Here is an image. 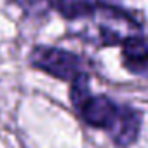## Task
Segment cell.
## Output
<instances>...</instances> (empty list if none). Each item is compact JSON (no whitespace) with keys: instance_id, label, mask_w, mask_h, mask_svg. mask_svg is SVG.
Returning a JSON list of instances; mask_svg holds the SVG:
<instances>
[{"instance_id":"obj_1","label":"cell","mask_w":148,"mask_h":148,"mask_svg":"<svg viewBox=\"0 0 148 148\" xmlns=\"http://www.w3.org/2000/svg\"><path fill=\"white\" fill-rule=\"evenodd\" d=\"M30 59L35 68L68 82H73L82 73H86L84 61L79 56L58 47H35Z\"/></svg>"},{"instance_id":"obj_2","label":"cell","mask_w":148,"mask_h":148,"mask_svg":"<svg viewBox=\"0 0 148 148\" xmlns=\"http://www.w3.org/2000/svg\"><path fill=\"white\" fill-rule=\"evenodd\" d=\"M77 108L84 122L108 131L113 127L119 115V106L106 96H87Z\"/></svg>"},{"instance_id":"obj_3","label":"cell","mask_w":148,"mask_h":148,"mask_svg":"<svg viewBox=\"0 0 148 148\" xmlns=\"http://www.w3.org/2000/svg\"><path fill=\"white\" fill-rule=\"evenodd\" d=\"M139 125H141V115L136 110H132L131 106H119L117 120L110 129L115 145L119 146L132 145L139 134Z\"/></svg>"},{"instance_id":"obj_4","label":"cell","mask_w":148,"mask_h":148,"mask_svg":"<svg viewBox=\"0 0 148 148\" xmlns=\"http://www.w3.org/2000/svg\"><path fill=\"white\" fill-rule=\"evenodd\" d=\"M122 51L127 70L148 77V44L138 35H129L122 40Z\"/></svg>"},{"instance_id":"obj_5","label":"cell","mask_w":148,"mask_h":148,"mask_svg":"<svg viewBox=\"0 0 148 148\" xmlns=\"http://www.w3.org/2000/svg\"><path fill=\"white\" fill-rule=\"evenodd\" d=\"M58 12L68 19L91 16L99 7V0H54L52 4Z\"/></svg>"},{"instance_id":"obj_6","label":"cell","mask_w":148,"mask_h":148,"mask_svg":"<svg viewBox=\"0 0 148 148\" xmlns=\"http://www.w3.org/2000/svg\"><path fill=\"white\" fill-rule=\"evenodd\" d=\"M18 4L28 14H42L54 4V0H18Z\"/></svg>"}]
</instances>
